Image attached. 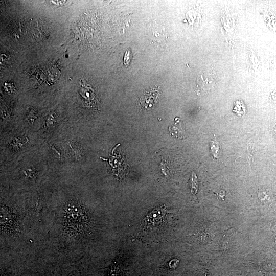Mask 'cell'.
Wrapping results in <instances>:
<instances>
[{
	"label": "cell",
	"instance_id": "obj_1",
	"mask_svg": "<svg viewBox=\"0 0 276 276\" xmlns=\"http://www.w3.org/2000/svg\"><path fill=\"white\" fill-rule=\"evenodd\" d=\"M203 78L201 76L200 80L199 81V83H201V86L203 87L202 88L205 90L209 91L213 90V89L215 87V80L212 76L209 74H204L203 75Z\"/></svg>",
	"mask_w": 276,
	"mask_h": 276
},
{
	"label": "cell",
	"instance_id": "obj_2",
	"mask_svg": "<svg viewBox=\"0 0 276 276\" xmlns=\"http://www.w3.org/2000/svg\"><path fill=\"white\" fill-rule=\"evenodd\" d=\"M164 209H156L149 213L146 217V222L153 223L163 217L165 214Z\"/></svg>",
	"mask_w": 276,
	"mask_h": 276
},
{
	"label": "cell",
	"instance_id": "obj_3",
	"mask_svg": "<svg viewBox=\"0 0 276 276\" xmlns=\"http://www.w3.org/2000/svg\"><path fill=\"white\" fill-rule=\"evenodd\" d=\"M191 192L192 194H196L197 192L198 187V180L197 177L194 172H193L191 179Z\"/></svg>",
	"mask_w": 276,
	"mask_h": 276
},
{
	"label": "cell",
	"instance_id": "obj_4",
	"mask_svg": "<svg viewBox=\"0 0 276 276\" xmlns=\"http://www.w3.org/2000/svg\"><path fill=\"white\" fill-rule=\"evenodd\" d=\"M119 271V265L117 262H114L110 268L108 276H118Z\"/></svg>",
	"mask_w": 276,
	"mask_h": 276
},
{
	"label": "cell",
	"instance_id": "obj_5",
	"mask_svg": "<svg viewBox=\"0 0 276 276\" xmlns=\"http://www.w3.org/2000/svg\"><path fill=\"white\" fill-rule=\"evenodd\" d=\"M219 150V146L217 142L212 141L211 145V151L214 157H216L217 155V152Z\"/></svg>",
	"mask_w": 276,
	"mask_h": 276
},
{
	"label": "cell",
	"instance_id": "obj_6",
	"mask_svg": "<svg viewBox=\"0 0 276 276\" xmlns=\"http://www.w3.org/2000/svg\"><path fill=\"white\" fill-rule=\"evenodd\" d=\"M131 58L132 56L130 50L129 49L126 51L124 57V63L126 66H128L129 65L131 60Z\"/></svg>",
	"mask_w": 276,
	"mask_h": 276
},
{
	"label": "cell",
	"instance_id": "obj_7",
	"mask_svg": "<svg viewBox=\"0 0 276 276\" xmlns=\"http://www.w3.org/2000/svg\"><path fill=\"white\" fill-rule=\"evenodd\" d=\"M51 2L52 3H53L54 4L57 5V6H64V5H66V4H67L68 1H51Z\"/></svg>",
	"mask_w": 276,
	"mask_h": 276
},
{
	"label": "cell",
	"instance_id": "obj_8",
	"mask_svg": "<svg viewBox=\"0 0 276 276\" xmlns=\"http://www.w3.org/2000/svg\"><path fill=\"white\" fill-rule=\"evenodd\" d=\"M178 262V260L176 259H173L170 262V263H169V265L171 268H175L176 266H177Z\"/></svg>",
	"mask_w": 276,
	"mask_h": 276
}]
</instances>
